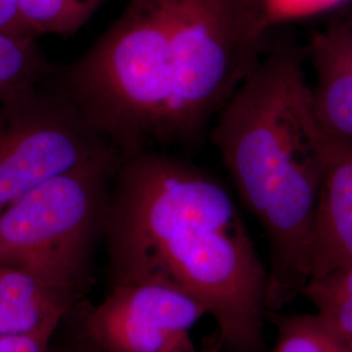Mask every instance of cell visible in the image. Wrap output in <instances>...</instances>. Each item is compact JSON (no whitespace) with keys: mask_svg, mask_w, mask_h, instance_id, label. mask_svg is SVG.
<instances>
[{"mask_svg":"<svg viewBox=\"0 0 352 352\" xmlns=\"http://www.w3.org/2000/svg\"><path fill=\"white\" fill-rule=\"evenodd\" d=\"M208 316L184 291L155 282L113 285L85 320L100 352L193 351L190 333Z\"/></svg>","mask_w":352,"mask_h":352,"instance_id":"obj_6","label":"cell"},{"mask_svg":"<svg viewBox=\"0 0 352 352\" xmlns=\"http://www.w3.org/2000/svg\"><path fill=\"white\" fill-rule=\"evenodd\" d=\"M274 352H350L321 316L279 315Z\"/></svg>","mask_w":352,"mask_h":352,"instance_id":"obj_13","label":"cell"},{"mask_svg":"<svg viewBox=\"0 0 352 352\" xmlns=\"http://www.w3.org/2000/svg\"><path fill=\"white\" fill-rule=\"evenodd\" d=\"M307 56L315 71L311 87L316 120L327 139L352 145V71L324 30L315 33Z\"/></svg>","mask_w":352,"mask_h":352,"instance_id":"obj_9","label":"cell"},{"mask_svg":"<svg viewBox=\"0 0 352 352\" xmlns=\"http://www.w3.org/2000/svg\"><path fill=\"white\" fill-rule=\"evenodd\" d=\"M234 188L263 227L270 251L266 308L302 295L329 140L316 120L302 54L265 50L210 128Z\"/></svg>","mask_w":352,"mask_h":352,"instance_id":"obj_2","label":"cell"},{"mask_svg":"<svg viewBox=\"0 0 352 352\" xmlns=\"http://www.w3.org/2000/svg\"><path fill=\"white\" fill-rule=\"evenodd\" d=\"M235 3L252 29L265 37L269 30L266 21V0H235Z\"/></svg>","mask_w":352,"mask_h":352,"instance_id":"obj_16","label":"cell"},{"mask_svg":"<svg viewBox=\"0 0 352 352\" xmlns=\"http://www.w3.org/2000/svg\"><path fill=\"white\" fill-rule=\"evenodd\" d=\"M162 1L177 59L173 145H187L210 129L261 58L265 37L235 0Z\"/></svg>","mask_w":352,"mask_h":352,"instance_id":"obj_4","label":"cell"},{"mask_svg":"<svg viewBox=\"0 0 352 352\" xmlns=\"http://www.w3.org/2000/svg\"><path fill=\"white\" fill-rule=\"evenodd\" d=\"M89 352H100V351H98V350H97V351H89Z\"/></svg>","mask_w":352,"mask_h":352,"instance_id":"obj_19","label":"cell"},{"mask_svg":"<svg viewBox=\"0 0 352 352\" xmlns=\"http://www.w3.org/2000/svg\"><path fill=\"white\" fill-rule=\"evenodd\" d=\"M103 3L104 0H16L24 25L34 37L74 36Z\"/></svg>","mask_w":352,"mask_h":352,"instance_id":"obj_11","label":"cell"},{"mask_svg":"<svg viewBox=\"0 0 352 352\" xmlns=\"http://www.w3.org/2000/svg\"><path fill=\"white\" fill-rule=\"evenodd\" d=\"M76 299L21 270L0 265V337L52 338Z\"/></svg>","mask_w":352,"mask_h":352,"instance_id":"obj_8","label":"cell"},{"mask_svg":"<svg viewBox=\"0 0 352 352\" xmlns=\"http://www.w3.org/2000/svg\"><path fill=\"white\" fill-rule=\"evenodd\" d=\"M187 352H195V351H187Z\"/></svg>","mask_w":352,"mask_h":352,"instance_id":"obj_20","label":"cell"},{"mask_svg":"<svg viewBox=\"0 0 352 352\" xmlns=\"http://www.w3.org/2000/svg\"><path fill=\"white\" fill-rule=\"evenodd\" d=\"M329 140L311 248L309 279L352 266V145Z\"/></svg>","mask_w":352,"mask_h":352,"instance_id":"obj_7","label":"cell"},{"mask_svg":"<svg viewBox=\"0 0 352 352\" xmlns=\"http://www.w3.org/2000/svg\"><path fill=\"white\" fill-rule=\"evenodd\" d=\"M103 236L113 286L155 282L184 291L231 351L264 352L269 272L218 177L157 149L124 157Z\"/></svg>","mask_w":352,"mask_h":352,"instance_id":"obj_1","label":"cell"},{"mask_svg":"<svg viewBox=\"0 0 352 352\" xmlns=\"http://www.w3.org/2000/svg\"><path fill=\"white\" fill-rule=\"evenodd\" d=\"M302 296L352 352V266L309 279Z\"/></svg>","mask_w":352,"mask_h":352,"instance_id":"obj_12","label":"cell"},{"mask_svg":"<svg viewBox=\"0 0 352 352\" xmlns=\"http://www.w3.org/2000/svg\"><path fill=\"white\" fill-rule=\"evenodd\" d=\"M344 0H266V21L269 29L278 21L327 10Z\"/></svg>","mask_w":352,"mask_h":352,"instance_id":"obj_14","label":"cell"},{"mask_svg":"<svg viewBox=\"0 0 352 352\" xmlns=\"http://www.w3.org/2000/svg\"><path fill=\"white\" fill-rule=\"evenodd\" d=\"M54 75L37 37L0 33V103Z\"/></svg>","mask_w":352,"mask_h":352,"instance_id":"obj_10","label":"cell"},{"mask_svg":"<svg viewBox=\"0 0 352 352\" xmlns=\"http://www.w3.org/2000/svg\"><path fill=\"white\" fill-rule=\"evenodd\" d=\"M113 151L56 176L0 212V265L77 298L103 235L113 177Z\"/></svg>","mask_w":352,"mask_h":352,"instance_id":"obj_3","label":"cell"},{"mask_svg":"<svg viewBox=\"0 0 352 352\" xmlns=\"http://www.w3.org/2000/svg\"><path fill=\"white\" fill-rule=\"evenodd\" d=\"M50 337L7 336L0 337V352H50Z\"/></svg>","mask_w":352,"mask_h":352,"instance_id":"obj_15","label":"cell"},{"mask_svg":"<svg viewBox=\"0 0 352 352\" xmlns=\"http://www.w3.org/2000/svg\"><path fill=\"white\" fill-rule=\"evenodd\" d=\"M0 33L32 36L19 13L16 0H0Z\"/></svg>","mask_w":352,"mask_h":352,"instance_id":"obj_17","label":"cell"},{"mask_svg":"<svg viewBox=\"0 0 352 352\" xmlns=\"http://www.w3.org/2000/svg\"><path fill=\"white\" fill-rule=\"evenodd\" d=\"M116 151L55 75L0 103V212L32 189ZM120 154V153H119Z\"/></svg>","mask_w":352,"mask_h":352,"instance_id":"obj_5","label":"cell"},{"mask_svg":"<svg viewBox=\"0 0 352 352\" xmlns=\"http://www.w3.org/2000/svg\"><path fill=\"white\" fill-rule=\"evenodd\" d=\"M340 20L342 21H344L347 25L350 26L352 29V10L350 12L347 13L346 16H343V17H340Z\"/></svg>","mask_w":352,"mask_h":352,"instance_id":"obj_18","label":"cell"}]
</instances>
